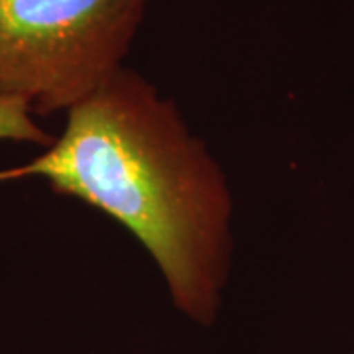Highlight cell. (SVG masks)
<instances>
[{"label":"cell","instance_id":"obj_2","mask_svg":"<svg viewBox=\"0 0 354 354\" xmlns=\"http://www.w3.org/2000/svg\"><path fill=\"white\" fill-rule=\"evenodd\" d=\"M148 0H0V93L67 113L124 67Z\"/></svg>","mask_w":354,"mask_h":354},{"label":"cell","instance_id":"obj_1","mask_svg":"<svg viewBox=\"0 0 354 354\" xmlns=\"http://www.w3.org/2000/svg\"><path fill=\"white\" fill-rule=\"evenodd\" d=\"M65 114L62 136L28 164L0 169V183L39 177L114 218L152 256L171 304L201 327L215 325L234 201L205 142L128 67Z\"/></svg>","mask_w":354,"mask_h":354},{"label":"cell","instance_id":"obj_3","mask_svg":"<svg viewBox=\"0 0 354 354\" xmlns=\"http://www.w3.org/2000/svg\"><path fill=\"white\" fill-rule=\"evenodd\" d=\"M0 142H24L46 148L53 142V136L34 120L24 101L0 93Z\"/></svg>","mask_w":354,"mask_h":354}]
</instances>
